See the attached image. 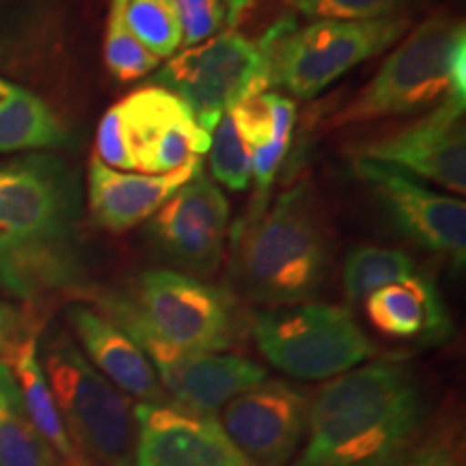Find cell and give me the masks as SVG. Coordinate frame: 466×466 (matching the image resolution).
<instances>
[{"label": "cell", "instance_id": "6da1fadb", "mask_svg": "<svg viewBox=\"0 0 466 466\" xmlns=\"http://www.w3.org/2000/svg\"><path fill=\"white\" fill-rule=\"evenodd\" d=\"M80 188L50 154L0 162V288L22 300L72 289L83 277Z\"/></svg>", "mask_w": 466, "mask_h": 466}, {"label": "cell", "instance_id": "7a4b0ae2", "mask_svg": "<svg viewBox=\"0 0 466 466\" xmlns=\"http://www.w3.org/2000/svg\"><path fill=\"white\" fill-rule=\"evenodd\" d=\"M423 415V393L404 365L354 367L309 400L307 445L294 466H393Z\"/></svg>", "mask_w": 466, "mask_h": 466}, {"label": "cell", "instance_id": "3957f363", "mask_svg": "<svg viewBox=\"0 0 466 466\" xmlns=\"http://www.w3.org/2000/svg\"><path fill=\"white\" fill-rule=\"evenodd\" d=\"M333 242L322 209L307 184L248 220L233 250L231 277L248 300L285 307L311 299L329 275Z\"/></svg>", "mask_w": 466, "mask_h": 466}, {"label": "cell", "instance_id": "277c9868", "mask_svg": "<svg viewBox=\"0 0 466 466\" xmlns=\"http://www.w3.org/2000/svg\"><path fill=\"white\" fill-rule=\"evenodd\" d=\"M104 313L132 318L158 339L190 352H227L242 343L250 318L229 289L173 270H147L132 294H104Z\"/></svg>", "mask_w": 466, "mask_h": 466}, {"label": "cell", "instance_id": "5b68a950", "mask_svg": "<svg viewBox=\"0 0 466 466\" xmlns=\"http://www.w3.org/2000/svg\"><path fill=\"white\" fill-rule=\"evenodd\" d=\"M406 15L376 20H316L299 28L289 17L272 25L258 46L270 86L311 100L350 69L370 61L410 31Z\"/></svg>", "mask_w": 466, "mask_h": 466}, {"label": "cell", "instance_id": "8992f818", "mask_svg": "<svg viewBox=\"0 0 466 466\" xmlns=\"http://www.w3.org/2000/svg\"><path fill=\"white\" fill-rule=\"evenodd\" d=\"M466 46L464 22L434 14L410 28L384 58L370 85L326 121V127L365 126L423 110L450 96L451 61Z\"/></svg>", "mask_w": 466, "mask_h": 466}, {"label": "cell", "instance_id": "52a82bcc", "mask_svg": "<svg viewBox=\"0 0 466 466\" xmlns=\"http://www.w3.org/2000/svg\"><path fill=\"white\" fill-rule=\"evenodd\" d=\"M46 378L69 441L83 466H137L134 408L76 348L55 330L44 348Z\"/></svg>", "mask_w": 466, "mask_h": 466}, {"label": "cell", "instance_id": "ba28073f", "mask_svg": "<svg viewBox=\"0 0 466 466\" xmlns=\"http://www.w3.org/2000/svg\"><path fill=\"white\" fill-rule=\"evenodd\" d=\"M250 335L272 367L299 380H329L376 354L350 309L337 305L272 307L250 318Z\"/></svg>", "mask_w": 466, "mask_h": 466}, {"label": "cell", "instance_id": "9c48e42d", "mask_svg": "<svg viewBox=\"0 0 466 466\" xmlns=\"http://www.w3.org/2000/svg\"><path fill=\"white\" fill-rule=\"evenodd\" d=\"M154 85L175 93L208 134L242 96L270 89L258 42L238 28L179 52L154 76Z\"/></svg>", "mask_w": 466, "mask_h": 466}, {"label": "cell", "instance_id": "30bf717a", "mask_svg": "<svg viewBox=\"0 0 466 466\" xmlns=\"http://www.w3.org/2000/svg\"><path fill=\"white\" fill-rule=\"evenodd\" d=\"M126 330L154 365L162 389L175 404L212 415L227 401L268 380V371L255 360L225 352H190L158 339L147 329L121 313H104Z\"/></svg>", "mask_w": 466, "mask_h": 466}, {"label": "cell", "instance_id": "8fae6325", "mask_svg": "<svg viewBox=\"0 0 466 466\" xmlns=\"http://www.w3.org/2000/svg\"><path fill=\"white\" fill-rule=\"evenodd\" d=\"M352 171L370 186L395 227L419 247L445 255L462 268L466 258V206L419 182L415 175L382 162L354 158Z\"/></svg>", "mask_w": 466, "mask_h": 466}, {"label": "cell", "instance_id": "7c38bea8", "mask_svg": "<svg viewBox=\"0 0 466 466\" xmlns=\"http://www.w3.org/2000/svg\"><path fill=\"white\" fill-rule=\"evenodd\" d=\"M134 171L165 175L208 154L212 134L171 91L149 85L116 104Z\"/></svg>", "mask_w": 466, "mask_h": 466}, {"label": "cell", "instance_id": "4fadbf2b", "mask_svg": "<svg viewBox=\"0 0 466 466\" xmlns=\"http://www.w3.org/2000/svg\"><path fill=\"white\" fill-rule=\"evenodd\" d=\"M466 104L445 97L432 113L352 149L354 158L391 165L453 195L466 192Z\"/></svg>", "mask_w": 466, "mask_h": 466}, {"label": "cell", "instance_id": "5bb4252c", "mask_svg": "<svg viewBox=\"0 0 466 466\" xmlns=\"http://www.w3.org/2000/svg\"><path fill=\"white\" fill-rule=\"evenodd\" d=\"M309 398L281 380H264L220 408V428L255 466L288 464L307 434Z\"/></svg>", "mask_w": 466, "mask_h": 466}, {"label": "cell", "instance_id": "9a60e30c", "mask_svg": "<svg viewBox=\"0 0 466 466\" xmlns=\"http://www.w3.org/2000/svg\"><path fill=\"white\" fill-rule=\"evenodd\" d=\"M229 201L199 171L154 214L149 231L167 259L195 275H212L225 255Z\"/></svg>", "mask_w": 466, "mask_h": 466}, {"label": "cell", "instance_id": "2e32d148", "mask_svg": "<svg viewBox=\"0 0 466 466\" xmlns=\"http://www.w3.org/2000/svg\"><path fill=\"white\" fill-rule=\"evenodd\" d=\"M137 466H255L214 417L165 404H137Z\"/></svg>", "mask_w": 466, "mask_h": 466}, {"label": "cell", "instance_id": "e0dca14e", "mask_svg": "<svg viewBox=\"0 0 466 466\" xmlns=\"http://www.w3.org/2000/svg\"><path fill=\"white\" fill-rule=\"evenodd\" d=\"M199 171H203V158L165 175H143L115 171L97 156H91L86 197L93 223L115 233L132 229L154 217Z\"/></svg>", "mask_w": 466, "mask_h": 466}, {"label": "cell", "instance_id": "ac0fdd59", "mask_svg": "<svg viewBox=\"0 0 466 466\" xmlns=\"http://www.w3.org/2000/svg\"><path fill=\"white\" fill-rule=\"evenodd\" d=\"M66 319L96 370L121 393L141 400V404L168 401L154 365L121 326L80 302H69Z\"/></svg>", "mask_w": 466, "mask_h": 466}, {"label": "cell", "instance_id": "d6986e66", "mask_svg": "<svg viewBox=\"0 0 466 466\" xmlns=\"http://www.w3.org/2000/svg\"><path fill=\"white\" fill-rule=\"evenodd\" d=\"M365 302V316L378 333L398 341H442L451 319L434 281L412 275L376 289Z\"/></svg>", "mask_w": 466, "mask_h": 466}, {"label": "cell", "instance_id": "ffe728a7", "mask_svg": "<svg viewBox=\"0 0 466 466\" xmlns=\"http://www.w3.org/2000/svg\"><path fill=\"white\" fill-rule=\"evenodd\" d=\"M63 33V0H0V67L35 72L56 56Z\"/></svg>", "mask_w": 466, "mask_h": 466}, {"label": "cell", "instance_id": "44dd1931", "mask_svg": "<svg viewBox=\"0 0 466 466\" xmlns=\"http://www.w3.org/2000/svg\"><path fill=\"white\" fill-rule=\"evenodd\" d=\"M7 360L17 387H20L22 406H25L28 421L37 430V434L48 442L61 466H83L72 441H69L66 425H63L44 367L39 363L37 335H28Z\"/></svg>", "mask_w": 466, "mask_h": 466}, {"label": "cell", "instance_id": "7402d4cb", "mask_svg": "<svg viewBox=\"0 0 466 466\" xmlns=\"http://www.w3.org/2000/svg\"><path fill=\"white\" fill-rule=\"evenodd\" d=\"M72 141L55 110L33 91L20 89L0 108V154L22 149H56Z\"/></svg>", "mask_w": 466, "mask_h": 466}, {"label": "cell", "instance_id": "603a6c76", "mask_svg": "<svg viewBox=\"0 0 466 466\" xmlns=\"http://www.w3.org/2000/svg\"><path fill=\"white\" fill-rule=\"evenodd\" d=\"M417 275V264L400 248L357 247L343 264V288L350 300H365L376 289Z\"/></svg>", "mask_w": 466, "mask_h": 466}, {"label": "cell", "instance_id": "cb8c5ba5", "mask_svg": "<svg viewBox=\"0 0 466 466\" xmlns=\"http://www.w3.org/2000/svg\"><path fill=\"white\" fill-rule=\"evenodd\" d=\"M124 20L134 39L160 61L184 46L173 0H127Z\"/></svg>", "mask_w": 466, "mask_h": 466}, {"label": "cell", "instance_id": "d4e9b609", "mask_svg": "<svg viewBox=\"0 0 466 466\" xmlns=\"http://www.w3.org/2000/svg\"><path fill=\"white\" fill-rule=\"evenodd\" d=\"M0 466H61L28 421L22 395L0 404Z\"/></svg>", "mask_w": 466, "mask_h": 466}, {"label": "cell", "instance_id": "484cf974", "mask_svg": "<svg viewBox=\"0 0 466 466\" xmlns=\"http://www.w3.org/2000/svg\"><path fill=\"white\" fill-rule=\"evenodd\" d=\"M127 0H110L106 35H104V61L119 83L143 78L160 66V58L143 48L127 28L124 14Z\"/></svg>", "mask_w": 466, "mask_h": 466}, {"label": "cell", "instance_id": "4316f807", "mask_svg": "<svg viewBox=\"0 0 466 466\" xmlns=\"http://www.w3.org/2000/svg\"><path fill=\"white\" fill-rule=\"evenodd\" d=\"M208 151L214 177L229 190H247L253 177V160H250V149L233 124L229 110L220 116L214 127V138Z\"/></svg>", "mask_w": 466, "mask_h": 466}, {"label": "cell", "instance_id": "83f0119b", "mask_svg": "<svg viewBox=\"0 0 466 466\" xmlns=\"http://www.w3.org/2000/svg\"><path fill=\"white\" fill-rule=\"evenodd\" d=\"M412 0H313L302 14L316 20H376L398 15Z\"/></svg>", "mask_w": 466, "mask_h": 466}, {"label": "cell", "instance_id": "f1b7e54d", "mask_svg": "<svg viewBox=\"0 0 466 466\" xmlns=\"http://www.w3.org/2000/svg\"><path fill=\"white\" fill-rule=\"evenodd\" d=\"M266 93H247L229 108L233 124L250 151L272 141V115Z\"/></svg>", "mask_w": 466, "mask_h": 466}, {"label": "cell", "instance_id": "f546056e", "mask_svg": "<svg viewBox=\"0 0 466 466\" xmlns=\"http://www.w3.org/2000/svg\"><path fill=\"white\" fill-rule=\"evenodd\" d=\"M182 25V44L197 46L214 37L227 22V11L220 0H173Z\"/></svg>", "mask_w": 466, "mask_h": 466}, {"label": "cell", "instance_id": "4dcf8cb0", "mask_svg": "<svg viewBox=\"0 0 466 466\" xmlns=\"http://www.w3.org/2000/svg\"><path fill=\"white\" fill-rule=\"evenodd\" d=\"M97 158L106 167L115 168V171L116 168H121V171H134L116 104L104 113L100 127H97Z\"/></svg>", "mask_w": 466, "mask_h": 466}, {"label": "cell", "instance_id": "1f68e13d", "mask_svg": "<svg viewBox=\"0 0 466 466\" xmlns=\"http://www.w3.org/2000/svg\"><path fill=\"white\" fill-rule=\"evenodd\" d=\"M31 333L33 330L28 329L25 316L7 302L0 300V357L9 359Z\"/></svg>", "mask_w": 466, "mask_h": 466}, {"label": "cell", "instance_id": "d6a6232c", "mask_svg": "<svg viewBox=\"0 0 466 466\" xmlns=\"http://www.w3.org/2000/svg\"><path fill=\"white\" fill-rule=\"evenodd\" d=\"M15 398H20V387H17L14 371H11L9 363L0 360V404Z\"/></svg>", "mask_w": 466, "mask_h": 466}, {"label": "cell", "instance_id": "836d02e7", "mask_svg": "<svg viewBox=\"0 0 466 466\" xmlns=\"http://www.w3.org/2000/svg\"><path fill=\"white\" fill-rule=\"evenodd\" d=\"M17 89H20V86L14 85V83H9V80L0 78V108H3L5 104H7L11 97L15 96Z\"/></svg>", "mask_w": 466, "mask_h": 466}, {"label": "cell", "instance_id": "e575fe53", "mask_svg": "<svg viewBox=\"0 0 466 466\" xmlns=\"http://www.w3.org/2000/svg\"><path fill=\"white\" fill-rule=\"evenodd\" d=\"M412 466H453V464L442 456H425L421 460H417V462Z\"/></svg>", "mask_w": 466, "mask_h": 466}]
</instances>
